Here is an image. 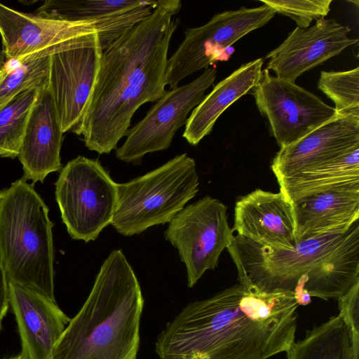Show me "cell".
Returning <instances> with one entry per match:
<instances>
[{"label": "cell", "instance_id": "cell-28", "mask_svg": "<svg viewBox=\"0 0 359 359\" xmlns=\"http://www.w3.org/2000/svg\"><path fill=\"white\" fill-rule=\"evenodd\" d=\"M275 13L294 20L297 27L306 28L316 20L325 18L330 11L332 0H260Z\"/></svg>", "mask_w": 359, "mask_h": 359}, {"label": "cell", "instance_id": "cell-9", "mask_svg": "<svg viewBox=\"0 0 359 359\" xmlns=\"http://www.w3.org/2000/svg\"><path fill=\"white\" fill-rule=\"evenodd\" d=\"M226 210L219 200L207 195L184 207L169 222L164 236L185 264L189 287L218 266L221 253L232 241Z\"/></svg>", "mask_w": 359, "mask_h": 359}, {"label": "cell", "instance_id": "cell-19", "mask_svg": "<svg viewBox=\"0 0 359 359\" xmlns=\"http://www.w3.org/2000/svg\"><path fill=\"white\" fill-rule=\"evenodd\" d=\"M297 242L332 232H345L359 220V191H330L293 203Z\"/></svg>", "mask_w": 359, "mask_h": 359}, {"label": "cell", "instance_id": "cell-30", "mask_svg": "<svg viewBox=\"0 0 359 359\" xmlns=\"http://www.w3.org/2000/svg\"><path fill=\"white\" fill-rule=\"evenodd\" d=\"M9 304L8 281L0 261V330Z\"/></svg>", "mask_w": 359, "mask_h": 359}, {"label": "cell", "instance_id": "cell-31", "mask_svg": "<svg viewBox=\"0 0 359 359\" xmlns=\"http://www.w3.org/2000/svg\"><path fill=\"white\" fill-rule=\"evenodd\" d=\"M9 359H29L28 355L23 351H22L20 353V354L15 356V357H13V358H11Z\"/></svg>", "mask_w": 359, "mask_h": 359}, {"label": "cell", "instance_id": "cell-1", "mask_svg": "<svg viewBox=\"0 0 359 359\" xmlns=\"http://www.w3.org/2000/svg\"><path fill=\"white\" fill-rule=\"evenodd\" d=\"M293 292H262L237 283L189 303L155 343L159 359H268L294 342Z\"/></svg>", "mask_w": 359, "mask_h": 359}, {"label": "cell", "instance_id": "cell-14", "mask_svg": "<svg viewBox=\"0 0 359 359\" xmlns=\"http://www.w3.org/2000/svg\"><path fill=\"white\" fill-rule=\"evenodd\" d=\"M351 29L334 19L321 18L313 26L297 27L285 41L266 56L267 70L277 78L294 82L304 72L316 67L358 43L348 37Z\"/></svg>", "mask_w": 359, "mask_h": 359}, {"label": "cell", "instance_id": "cell-24", "mask_svg": "<svg viewBox=\"0 0 359 359\" xmlns=\"http://www.w3.org/2000/svg\"><path fill=\"white\" fill-rule=\"evenodd\" d=\"M2 56V55H1ZM50 55L35 54L20 60H0V107L19 93L40 86L48 79Z\"/></svg>", "mask_w": 359, "mask_h": 359}, {"label": "cell", "instance_id": "cell-20", "mask_svg": "<svg viewBox=\"0 0 359 359\" xmlns=\"http://www.w3.org/2000/svg\"><path fill=\"white\" fill-rule=\"evenodd\" d=\"M258 58L241 65L218 83L194 109L187 119L183 137L197 145L208 135L220 115L233 102L252 90L257 84L263 65Z\"/></svg>", "mask_w": 359, "mask_h": 359}, {"label": "cell", "instance_id": "cell-12", "mask_svg": "<svg viewBox=\"0 0 359 359\" xmlns=\"http://www.w3.org/2000/svg\"><path fill=\"white\" fill-rule=\"evenodd\" d=\"M102 54L97 32L65 44L50 54L48 85L63 133L74 132L81 122Z\"/></svg>", "mask_w": 359, "mask_h": 359}, {"label": "cell", "instance_id": "cell-21", "mask_svg": "<svg viewBox=\"0 0 359 359\" xmlns=\"http://www.w3.org/2000/svg\"><path fill=\"white\" fill-rule=\"evenodd\" d=\"M359 280V220L346 239L305 276L311 297L339 299Z\"/></svg>", "mask_w": 359, "mask_h": 359}, {"label": "cell", "instance_id": "cell-16", "mask_svg": "<svg viewBox=\"0 0 359 359\" xmlns=\"http://www.w3.org/2000/svg\"><path fill=\"white\" fill-rule=\"evenodd\" d=\"M233 232L264 246L289 249L297 243L293 205L279 191L257 189L234 208Z\"/></svg>", "mask_w": 359, "mask_h": 359}, {"label": "cell", "instance_id": "cell-2", "mask_svg": "<svg viewBox=\"0 0 359 359\" xmlns=\"http://www.w3.org/2000/svg\"><path fill=\"white\" fill-rule=\"evenodd\" d=\"M181 8L180 0H158L148 17L102 51L86 112L73 132L89 150L116 149L136 111L167 93L168 53Z\"/></svg>", "mask_w": 359, "mask_h": 359}, {"label": "cell", "instance_id": "cell-25", "mask_svg": "<svg viewBox=\"0 0 359 359\" xmlns=\"http://www.w3.org/2000/svg\"><path fill=\"white\" fill-rule=\"evenodd\" d=\"M41 86L19 93L0 107V157L13 158L18 156L29 114Z\"/></svg>", "mask_w": 359, "mask_h": 359}, {"label": "cell", "instance_id": "cell-3", "mask_svg": "<svg viewBox=\"0 0 359 359\" xmlns=\"http://www.w3.org/2000/svg\"><path fill=\"white\" fill-rule=\"evenodd\" d=\"M143 306L132 266L121 250H113L56 343L52 359H136Z\"/></svg>", "mask_w": 359, "mask_h": 359}, {"label": "cell", "instance_id": "cell-15", "mask_svg": "<svg viewBox=\"0 0 359 359\" xmlns=\"http://www.w3.org/2000/svg\"><path fill=\"white\" fill-rule=\"evenodd\" d=\"M359 147V114H338L299 141L281 147L271 170L277 180L322 165Z\"/></svg>", "mask_w": 359, "mask_h": 359}, {"label": "cell", "instance_id": "cell-17", "mask_svg": "<svg viewBox=\"0 0 359 359\" xmlns=\"http://www.w3.org/2000/svg\"><path fill=\"white\" fill-rule=\"evenodd\" d=\"M41 86L31 110L20 153L22 179L43 182L47 175L61 170L60 150L63 132L48 85Z\"/></svg>", "mask_w": 359, "mask_h": 359}, {"label": "cell", "instance_id": "cell-7", "mask_svg": "<svg viewBox=\"0 0 359 359\" xmlns=\"http://www.w3.org/2000/svg\"><path fill=\"white\" fill-rule=\"evenodd\" d=\"M352 226L345 232L299 241L289 249L261 245L236 234L226 249L237 268L238 283L262 292H293L299 280L346 239Z\"/></svg>", "mask_w": 359, "mask_h": 359}, {"label": "cell", "instance_id": "cell-11", "mask_svg": "<svg viewBox=\"0 0 359 359\" xmlns=\"http://www.w3.org/2000/svg\"><path fill=\"white\" fill-rule=\"evenodd\" d=\"M252 90L257 107L280 148L299 141L338 115L334 107L314 94L272 76L266 69Z\"/></svg>", "mask_w": 359, "mask_h": 359}, {"label": "cell", "instance_id": "cell-29", "mask_svg": "<svg viewBox=\"0 0 359 359\" xmlns=\"http://www.w3.org/2000/svg\"><path fill=\"white\" fill-rule=\"evenodd\" d=\"M337 301L339 314L351 330L355 359H359V280Z\"/></svg>", "mask_w": 359, "mask_h": 359}, {"label": "cell", "instance_id": "cell-22", "mask_svg": "<svg viewBox=\"0 0 359 359\" xmlns=\"http://www.w3.org/2000/svg\"><path fill=\"white\" fill-rule=\"evenodd\" d=\"M291 203L319 193L359 191V147L322 165L277 180Z\"/></svg>", "mask_w": 359, "mask_h": 359}, {"label": "cell", "instance_id": "cell-27", "mask_svg": "<svg viewBox=\"0 0 359 359\" xmlns=\"http://www.w3.org/2000/svg\"><path fill=\"white\" fill-rule=\"evenodd\" d=\"M318 88L334 103L337 114H359V67L343 72L322 71Z\"/></svg>", "mask_w": 359, "mask_h": 359}, {"label": "cell", "instance_id": "cell-4", "mask_svg": "<svg viewBox=\"0 0 359 359\" xmlns=\"http://www.w3.org/2000/svg\"><path fill=\"white\" fill-rule=\"evenodd\" d=\"M48 208L21 178L0 191V261L8 282L55 301Z\"/></svg>", "mask_w": 359, "mask_h": 359}, {"label": "cell", "instance_id": "cell-13", "mask_svg": "<svg viewBox=\"0 0 359 359\" xmlns=\"http://www.w3.org/2000/svg\"><path fill=\"white\" fill-rule=\"evenodd\" d=\"M217 76L208 67L191 82L170 89L150 108L146 116L126 134L116 151L118 159L126 163L140 161L148 153L167 149L172 138L187 121L189 113L205 97V90Z\"/></svg>", "mask_w": 359, "mask_h": 359}, {"label": "cell", "instance_id": "cell-5", "mask_svg": "<svg viewBox=\"0 0 359 359\" xmlns=\"http://www.w3.org/2000/svg\"><path fill=\"white\" fill-rule=\"evenodd\" d=\"M195 161L187 154L129 182L117 183V203L111 222L126 236L169 222L198 191Z\"/></svg>", "mask_w": 359, "mask_h": 359}, {"label": "cell", "instance_id": "cell-18", "mask_svg": "<svg viewBox=\"0 0 359 359\" xmlns=\"http://www.w3.org/2000/svg\"><path fill=\"white\" fill-rule=\"evenodd\" d=\"M8 293L22 351L29 359H52L53 348L71 319L55 301L34 290L8 282Z\"/></svg>", "mask_w": 359, "mask_h": 359}, {"label": "cell", "instance_id": "cell-6", "mask_svg": "<svg viewBox=\"0 0 359 359\" xmlns=\"http://www.w3.org/2000/svg\"><path fill=\"white\" fill-rule=\"evenodd\" d=\"M150 14L142 1L99 19L69 21L27 13L0 3L2 56L20 60L97 32L102 51Z\"/></svg>", "mask_w": 359, "mask_h": 359}, {"label": "cell", "instance_id": "cell-23", "mask_svg": "<svg viewBox=\"0 0 359 359\" xmlns=\"http://www.w3.org/2000/svg\"><path fill=\"white\" fill-rule=\"evenodd\" d=\"M286 359H355L351 330L339 314L332 316L294 341Z\"/></svg>", "mask_w": 359, "mask_h": 359}, {"label": "cell", "instance_id": "cell-8", "mask_svg": "<svg viewBox=\"0 0 359 359\" xmlns=\"http://www.w3.org/2000/svg\"><path fill=\"white\" fill-rule=\"evenodd\" d=\"M55 185L62 220L73 239L94 241L111 224L117 183L98 160L79 156L69 161Z\"/></svg>", "mask_w": 359, "mask_h": 359}, {"label": "cell", "instance_id": "cell-10", "mask_svg": "<svg viewBox=\"0 0 359 359\" xmlns=\"http://www.w3.org/2000/svg\"><path fill=\"white\" fill-rule=\"evenodd\" d=\"M275 14L264 4L241 7L217 13L201 27L186 29L184 39L168 60L166 80L170 89L177 87L187 76L208 68L219 60L222 50L268 23Z\"/></svg>", "mask_w": 359, "mask_h": 359}, {"label": "cell", "instance_id": "cell-26", "mask_svg": "<svg viewBox=\"0 0 359 359\" xmlns=\"http://www.w3.org/2000/svg\"><path fill=\"white\" fill-rule=\"evenodd\" d=\"M137 0H47L36 14L55 19L76 21L99 19L135 4Z\"/></svg>", "mask_w": 359, "mask_h": 359}]
</instances>
